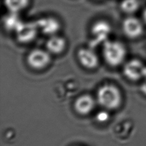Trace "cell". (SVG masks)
<instances>
[{"label":"cell","mask_w":146,"mask_h":146,"mask_svg":"<svg viewBox=\"0 0 146 146\" xmlns=\"http://www.w3.org/2000/svg\"><path fill=\"white\" fill-rule=\"evenodd\" d=\"M97 98L99 104L107 109L118 108L122 102L121 91L112 84H105L99 88Z\"/></svg>","instance_id":"obj_1"},{"label":"cell","mask_w":146,"mask_h":146,"mask_svg":"<svg viewBox=\"0 0 146 146\" xmlns=\"http://www.w3.org/2000/svg\"><path fill=\"white\" fill-rule=\"evenodd\" d=\"M103 57L106 63L113 67L121 64L126 56L123 44L117 41H106L103 44Z\"/></svg>","instance_id":"obj_2"},{"label":"cell","mask_w":146,"mask_h":146,"mask_svg":"<svg viewBox=\"0 0 146 146\" xmlns=\"http://www.w3.org/2000/svg\"><path fill=\"white\" fill-rule=\"evenodd\" d=\"M145 70L146 67L140 60L134 59L124 65L123 73L127 79L132 81H137L145 77Z\"/></svg>","instance_id":"obj_3"},{"label":"cell","mask_w":146,"mask_h":146,"mask_svg":"<svg viewBox=\"0 0 146 146\" xmlns=\"http://www.w3.org/2000/svg\"><path fill=\"white\" fill-rule=\"evenodd\" d=\"M51 61L50 55L48 52L41 49H35L31 51L27 57V62L30 67L35 70L43 69Z\"/></svg>","instance_id":"obj_4"},{"label":"cell","mask_w":146,"mask_h":146,"mask_svg":"<svg viewBox=\"0 0 146 146\" xmlns=\"http://www.w3.org/2000/svg\"><path fill=\"white\" fill-rule=\"evenodd\" d=\"M38 29V27L36 22H23L15 31L18 41L23 43L31 42L36 38Z\"/></svg>","instance_id":"obj_5"},{"label":"cell","mask_w":146,"mask_h":146,"mask_svg":"<svg viewBox=\"0 0 146 146\" xmlns=\"http://www.w3.org/2000/svg\"><path fill=\"white\" fill-rule=\"evenodd\" d=\"M122 29L127 37L131 39H137L140 37L144 32V26L137 18L129 17L123 21Z\"/></svg>","instance_id":"obj_6"},{"label":"cell","mask_w":146,"mask_h":146,"mask_svg":"<svg viewBox=\"0 0 146 146\" xmlns=\"http://www.w3.org/2000/svg\"><path fill=\"white\" fill-rule=\"evenodd\" d=\"M78 59L80 64L87 69H94L98 66L99 59L96 52L90 48H82L78 52Z\"/></svg>","instance_id":"obj_7"},{"label":"cell","mask_w":146,"mask_h":146,"mask_svg":"<svg viewBox=\"0 0 146 146\" xmlns=\"http://www.w3.org/2000/svg\"><path fill=\"white\" fill-rule=\"evenodd\" d=\"M95 100L92 96L85 94L80 96L74 102V109L78 113L83 115L89 114L95 107Z\"/></svg>","instance_id":"obj_8"},{"label":"cell","mask_w":146,"mask_h":146,"mask_svg":"<svg viewBox=\"0 0 146 146\" xmlns=\"http://www.w3.org/2000/svg\"><path fill=\"white\" fill-rule=\"evenodd\" d=\"M110 32V25L109 23L104 21L96 22L92 28V33L94 38V42L98 44L103 41L105 43L106 41H107Z\"/></svg>","instance_id":"obj_9"},{"label":"cell","mask_w":146,"mask_h":146,"mask_svg":"<svg viewBox=\"0 0 146 146\" xmlns=\"http://www.w3.org/2000/svg\"><path fill=\"white\" fill-rule=\"evenodd\" d=\"M38 29L44 34L49 35H55L60 29V23L56 19L53 17L42 18L36 21Z\"/></svg>","instance_id":"obj_10"},{"label":"cell","mask_w":146,"mask_h":146,"mask_svg":"<svg viewBox=\"0 0 146 146\" xmlns=\"http://www.w3.org/2000/svg\"><path fill=\"white\" fill-rule=\"evenodd\" d=\"M66 46V41L65 39L57 35H52L46 43V48L48 50L54 54H58L64 51Z\"/></svg>","instance_id":"obj_11"},{"label":"cell","mask_w":146,"mask_h":146,"mask_svg":"<svg viewBox=\"0 0 146 146\" xmlns=\"http://www.w3.org/2000/svg\"><path fill=\"white\" fill-rule=\"evenodd\" d=\"M29 0H5V4L10 12L18 13L27 7Z\"/></svg>","instance_id":"obj_12"},{"label":"cell","mask_w":146,"mask_h":146,"mask_svg":"<svg viewBox=\"0 0 146 146\" xmlns=\"http://www.w3.org/2000/svg\"><path fill=\"white\" fill-rule=\"evenodd\" d=\"M17 13L11 12L9 15L5 18L4 25L7 29L9 30L16 31L20 25L22 24V21L17 16Z\"/></svg>","instance_id":"obj_13"},{"label":"cell","mask_w":146,"mask_h":146,"mask_svg":"<svg viewBox=\"0 0 146 146\" xmlns=\"http://www.w3.org/2000/svg\"><path fill=\"white\" fill-rule=\"evenodd\" d=\"M140 6L139 0H123L121 4V9L127 14H132L139 9Z\"/></svg>","instance_id":"obj_14"},{"label":"cell","mask_w":146,"mask_h":146,"mask_svg":"<svg viewBox=\"0 0 146 146\" xmlns=\"http://www.w3.org/2000/svg\"><path fill=\"white\" fill-rule=\"evenodd\" d=\"M109 117V113L107 111H101L96 115V121L100 122V123H104V122H106V121H108Z\"/></svg>","instance_id":"obj_15"},{"label":"cell","mask_w":146,"mask_h":146,"mask_svg":"<svg viewBox=\"0 0 146 146\" xmlns=\"http://www.w3.org/2000/svg\"><path fill=\"white\" fill-rule=\"evenodd\" d=\"M141 90L142 92L146 95V80L142 83V84L141 86Z\"/></svg>","instance_id":"obj_16"},{"label":"cell","mask_w":146,"mask_h":146,"mask_svg":"<svg viewBox=\"0 0 146 146\" xmlns=\"http://www.w3.org/2000/svg\"><path fill=\"white\" fill-rule=\"evenodd\" d=\"M143 19H144V22L146 23V9L144 10V13H143Z\"/></svg>","instance_id":"obj_17"}]
</instances>
